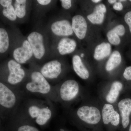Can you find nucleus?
I'll return each instance as SVG.
<instances>
[{
	"label": "nucleus",
	"instance_id": "obj_36",
	"mask_svg": "<svg viewBox=\"0 0 131 131\" xmlns=\"http://www.w3.org/2000/svg\"><path fill=\"white\" fill-rule=\"evenodd\" d=\"M130 1L131 2V0H130Z\"/></svg>",
	"mask_w": 131,
	"mask_h": 131
},
{
	"label": "nucleus",
	"instance_id": "obj_4",
	"mask_svg": "<svg viewBox=\"0 0 131 131\" xmlns=\"http://www.w3.org/2000/svg\"><path fill=\"white\" fill-rule=\"evenodd\" d=\"M30 80L27 83L26 88L29 92L42 94L49 93L51 86L40 71L33 70L29 75Z\"/></svg>",
	"mask_w": 131,
	"mask_h": 131
},
{
	"label": "nucleus",
	"instance_id": "obj_31",
	"mask_svg": "<svg viewBox=\"0 0 131 131\" xmlns=\"http://www.w3.org/2000/svg\"><path fill=\"white\" fill-rule=\"evenodd\" d=\"M101 1V0H92V1L93 2L95 3H97L100 2Z\"/></svg>",
	"mask_w": 131,
	"mask_h": 131
},
{
	"label": "nucleus",
	"instance_id": "obj_14",
	"mask_svg": "<svg viewBox=\"0 0 131 131\" xmlns=\"http://www.w3.org/2000/svg\"><path fill=\"white\" fill-rule=\"evenodd\" d=\"M16 100L14 93L2 82L0 83V104L5 108L10 109L15 105Z\"/></svg>",
	"mask_w": 131,
	"mask_h": 131
},
{
	"label": "nucleus",
	"instance_id": "obj_10",
	"mask_svg": "<svg viewBox=\"0 0 131 131\" xmlns=\"http://www.w3.org/2000/svg\"><path fill=\"white\" fill-rule=\"evenodd\" d=\"M28 113L30 117L34 119L36 123L40 126L47 124L52 116V112L49 108L41 107L35 105L29 107Z\"/></svg>",
	"mask_w": 131,
	"mask_h": 131
},
{
	"label": "nucleus",
	"instance_id": "obj_6",
	"mask_svg": "<svg viewBox=\"0 0 131 131\" xmlns=\"http://www.w3.org/2000/svg\"><path fill=\"white\" fill-rule=\"evenodd\" d=\"M77 46L74 39L68 37L52 40L51 45V58L72 53L75 50Z\"/></svg>",
	"mask_w": 131,
	"mask_h": 131
},
{
	"label": "nucleus",
	"instance_id": "obj_26",
	"mask_svg": "<svg viewBox=\"0 0 131 131\" xmlns=\"http://www.w3.org/2000/svg\"><path fill=\"white\" fill-rule=\"evenodd\" d=\"M62 7L65 9H69L72 6L71 0H60Z\"/></svg>",
	"mask_w": 131,
	"mask_h": 131
},
{
	"label": "nucleus",
	"instance_id": "obj_30",
	"mask_svg": "<svg viewBox=\"0 0 131 131\" xmlns=\"http://www.w3.org/2000/svg\"><path fill=\"white\" fill-rule=\"evenodd\" d=\"M108 1L110 4H113V3H116L117 1L116 0H108Z\"/></svg>",
	"mask_w": 131,
	"mask_h": 131
},
{
	"label": "nucleus",
	"instance_id": "obj_27",
	"mask_svg": "<svg viewBox=\"0 0 131 131\" xmlns=\"http://www.w3.org/2000/svg\"><path fill=\"white\" fill-rule=\"evenodd\" d=\"M124 77L127 80H131V66L126 68L124 73Z\"/></svg>",
	"mask_w": 131,
	"mask_h": 131
},
{
	"label": "nucleus",
	"instance_id": "obj_25",
	"mask_svg": "<svg viewBox=\"0 0 131 131\" xmlns=\"http://www.w3.org/2000/svg\"><path fill=\"white\" fill-rule=\"evenodd\" d=\"M17 131H39L35 126L28 125H21L18 128Z\"/></svg>",
	"mask_w": 131,
	"mask_h": 131
},
{
	"label": "nucleus",
	"instance_id": "obj_28",
	"mask_svg": "<svg viewBox=\"0 0 131 131\" xmlns=\"http://www.w3.org/2000/svg\"><path fill=\"white\" fill-rule=\"evenodd\" d=\"M124 19L125 21L129 26V30L131 33V11L127 13L125 15Z\"/></svg>",
	"mask_w": 131,
	"mask_h": 131
},
{
	"label": "nucleus",
	"instance_id": "obj_29",
	"mask_svg": "<svg viewBox=\"0 0 131 131\" xmlns=\"http://www.w3.org/2000/svg\"><path fill=\"white\" fill-rule=\"evenodd\" d=\"M114 9L117 11H121L123 8L122 3L120 2L115 3L113 6Z\"/></svg>",
	"mask_w": 131,
	"mask_h": 131
},
{
	"label": "nucleus",
	"instance_id": "obj_34",
	"mask_svg": "<svg viewBox=\"0 0 131 131\" xmlns=\"http://www.w3.org/2000/svg\"><path fill=\"white\" fill-rule=\"evenodd\" d=\"M125 1V0H120V1H119L121 2Z\"/></svg>",
	"mask_w": 131,
	"mask_h": 131
},
{
	"label": "nucleus",
	"instance_id": "obj_13",
	"mask_svg": "<svg viewBox=\"0 0 131 131\" xmlns=\"http://www.w3.org/2000/svg\"><path fill=\"white\" fill-rule=\"evenodd\" d=\"M79 91V86L76 81L73 80H67L61 85L60 96L63 100L71 101L77 96Z\"/></svg>",
	"mask_w": 131,
	"mask_h": 131
},
{
	"label": "nucleus",
	"instance_id": "obj_22",
	"mask_svg": "<svg viewBox=\"0 0 131 131\" xmlns=\"http://www.w3.org/2000/svg\"><path fill=\"white\" fill-rule=\"evenodd\" d=\"M111 51V46L109 43H102L97 46L95 49L94 58L96 60H102L108 56Z\"/></svg>",
	"mask_w": 131,
	"mask_h": 131
},
{
	"label": "nucleus",
	"instance_id": "obj_12",
	"mask_svg": "<svg viewBox=\"0 0 131 131\" xmlns=\"http://www.w3.org/2000/svg\"><path fill=\"white\" fill-rule=\"evenodd\" d=\"M13 0H1V15L3 20L12 27L17 23V18L15 10Z\"/></svg>",
	"mask_w": 131,
	"mask_h": 131
},
{
	"label": "nucleus",
	"instance_id": "obj_32",
	"mask_svg": "<svg viewBox=\"0 0 131 131\" xmlns=\"http://www.w3.org/2000/svg\"><path fill=\"white\" fill-rule=\"evenodd\" d=\"M84 56V54H83V53H82L81 54V57H83Z\"/></svg>",
	"mask_w": 131,
	"mask_h": 131
},
{
	"label": "nucleus",
	"instance_id": "obj_20",
	"mask_svg": "<svg viewBox=\"0 0 131 131\" xmlns=\"http://www.w3.org/2000/svg\"><path fill=\"white\" fill-rule=\"evenodd\" d=\"M106 12L105 6L103 4L96 5L94 12L87 16V18L91 23L94 24H100L103 22L104 13Z\"/></svg>",
	"mask_w": 131,
	"mask_h": 131
},
{
	"label": "nucleus",
	"instance_id": "obj_35",
	"mask_svg": "<svg viewBox=\"0 0 131 131\" xmlns=\"http://www.w3.org/2000/svg\"><path fill=\"white\" fill-rule=\"evenodd\" d=\"M60 130H61V131H66L64 130L63 129H60Z\"/></svg>",
	"mask_w": 131,
	"mask_h": 131
},
{
	"label": "nucleus",
	"instance_id": "obj_18",
	"mask_svg": "<svg viewBox=\"0 0 131 131\" xmlns=\"http://www.w3.org/2000/svg\"><path fill=\"white\" fill-rule=\"evenodd\" d=\"M57 1L52 0H37L34 1L35 13L38 18L42 17L46 12L53 7Z\"/></svg>",
	"mask_w": 131,
	"mask_h": 131
},
{
	"label": "nucleus",
	"instance_id": "obj_16",
	"mask_svg": "<svg viewBox=\"0 0 131 131\" xmlns=\"http://www.w3.org/2000/svg\"><path fill=\"white\" fill-rule=\"evenodd\" d=\"M73 32L80 39H83L85 37L87 31V24L86 20L82 15H75L72 19L71 24Z\"/></svg>",
	"mask_w": 131,
	"mask_h": 131
},
{
	"label": "nucleus",
	"instance_id": "obj_11",
	"mask_svg": "<svg viewBox=\"0 0 131 131\" xmlns=\"http://www.w3.org/2000/svg\"><path fill=\"white\" fill-rule=\"evenodd\" d=\"M9 30L1 25L0 27V54L1 57H5L11 49L13 38L14 26Z\"/></svg>",
	"mask_w": 131,
	"mask_h": 131
},
{
	"label": "nucleus",
	"instance_id": "obj_23",
	"mask_svg": "<svg viewBox=\"0 0 131 131\" xmlns=\"http://www.w3.org/2000/svg\"><path fill=\"white\" fill-rule=\"evenodd\" d=\"M122 88L123 85L120 82H114L106 97V100L107 102L110 103H113L115 102L119 96V91L122 89Z\"/></svg>",
	"mask_w": 131,
	"mask_h": 131
},
{
	"label": "nucleus",
	"instance_id": "obj_17",
	"mask_svg": "<svg viewBox=\"0 0 131 131\" xmlns=\"http://www.w3.org/2000/svg\"><path fill=\"white\" fill-rule=\"evenodd\" d=\"M121 116L122 118V126L127 128L130 123V115L131 114V99L129 98L123 99L118 104Z\"/></svg>",
	"mask_w": 131,
	"mask_h": 131
},
{
	"label": "nucleus",
	"instance_id": "obj_3",
	"mask_svg": "<svg viewBox=\"0 0 131 131\" xmlns=\"http://www.w3.org/2000/svg\"><path fill=\"white\" fill-rule=\"evenodd\" d=\"M6 69V77L7 82L11 85H14L20 83L26 76V72L21 64L14 59H7L4 63Z\"/></svg>",
	"mask_w": 131,
	"mask_h": 131
},
{
	"label": "nucleus",
	"instance_id": "obj_5",
	"mask_svg": "<svg viewBox=\"0 0 131 131\" xmlns=\"http://www.w3.org/2000/svg\"><path fill=\"white\" fill-rule=\"evenodd\" d=\"M47 31L52 40L73 35L74 32L71 24L66 19H53L47 26Z\"/></svg>",
	"mask_w": 131,
	"mask_h": 131
},
{
	"label": "nucleus",
	"instance_id": "obj_1",
	"mask_svg": "<svg viewBox=\"0 0 131 131\" xmlns=\"http://www.w3.org/2000/svg\"><path fill=\"white\" fill-rule=\"evenodd\" d=\"M49 35L46 28L39 27L31 31L27 36L35 61L40 62L51 58V43Z\"/></svg>",
	"mask_w": 131,
	"mask_h": 131
},
{
	"label": "nucleus",
	"instance_id": "obj_15",
	"mask_svg": "<svg viewBox=\"0 0 131 131\" xmlns=\"http://www.w3.org/2000/svg\"><path fill=\"white\" fill-rule=\"evenodd\" d=\"M102 119L105 125L111 123L114 126L118 125L120 122V115L115 111L113 106L111 104H105L102 108Z\"/></svg>",
	"mask_w": 131,
	"mask_h": 131
},
{
	"label": "nucleus",
	"instance_id": "obj_9",
	"mask_svg": "<svg viewBox=\"0 0 131 131\" xmlns=\"http://www.w3.org/2000/svg\"><path fill=\"white\" fill-rule=\"evenodd\" d=\"M33 1L15 0L13 2L17 18V23H25L28 19Z\"/></svg>",
	"mask_w": 131,
	"mask_h": 131
},
{
	"label": "nucleus",
	"instance_id": "obj_7",
	"mask_svg": "<svg viewBox=\"0 0 131 131\" xmlns=\"http://www.w3.org/2000/svg\"><path fill=\"white\" fill-rule=\"evenodd\" d=\"M62 70V64L60 60L57 58L44 64L39 70L47 80H57L60 77Z\"/></svg>",
	"mask_w": 131,
	"mask_h": 131
},
{
	"label": "nucleus",
	"instance_id": "obj_33",
	"mask_svg": "<svg viewBox=\"0 0 131 131\" xmlns=\"http://www.w3.org/2000/svg\"><path fill=\"white\" fill-rule=\"evenodd\" d=\"M129 131H131V124L130 125V127H129Z\"/></svg>",
	"mask_w": 131,
	"mask_h": 131
},
{
	"label": "nucleus",
	"instance_id": "obj_2",
	"mask_svg": "<svg viewBox=\"0 0 131 131\" xmlns=\"http://www.w3.org/2000/svg\"><path fill=\"white\" fill-rule=\"evenodd\" d=\"M14 30L13 38L9 53L11 58L21 64L35 61L32 49L27 37L22 35L15 26Z\"/></svg>",
	"mask_w": 131,
	"mask_h": 131
},
{
	"label": "nucleus",
	"instance_id": "obj_21",
	"mask_svg": "<svg viewBox=\"0 0 131 131\" xmlns=\"http://www.w3.org/2000/svg\"><path fill=\"white\" fill-rule=\"evenodd\" d=\"M125 33V28L122 25H119L107 32L108 41L112 44L117 45L120 43L119 36H122Z\"/></svg>",
	"mask_w": 131,
	"mask_h": 131
},
{
	"label": "nucleus",
	"instance_id": "obj_24",
	"mask_svg": "<svg viewBox=\"0 0 131 131\" xmlns=\"http://www.w3.org/2000/svg\"><path fill=\"white\" fill-rule=\"evenodd\" d=\"M121 61L122 58L119 52L117 51H115L107 62L106 70L107 71L113 70L119 65Z\"/></svg>",
	"mask_w": 131,
	"mask_h": 131
},
{
	"label": "nucleus",
	"instance_id": "obj_8",
	"mask_svg": "<svg viewBox=\"0 0 131 131\" xmlns=\"http://www.w3.org/2000/svg\"><path fill=\"white\" fill-rule=\"evenodd\" d=\"M77 114L82 121L91 125L98 124L101 119L100 110L94 106H84L80 107L78 110Z\"/></svg>",
	"mask_w": 131,
	"mask_h": 131
},
{
	"label": "nucleus",
	"instance_id": "obj_19",
	"mask_svg": "<svg viewBox=\"0 0 131 131\" xmlns=\"http://www.w3.org/2000/svg\"><path fill=\"white\" fill-rule=\"evenodd\" d=\"M72 63L75 73L79 77L83 80H86L89 78V72L84 66L80 56L78 55L73 56Z\"/></svg>",
	"mask_w": 131,
	"mask_h": 131
}]
</instances>
